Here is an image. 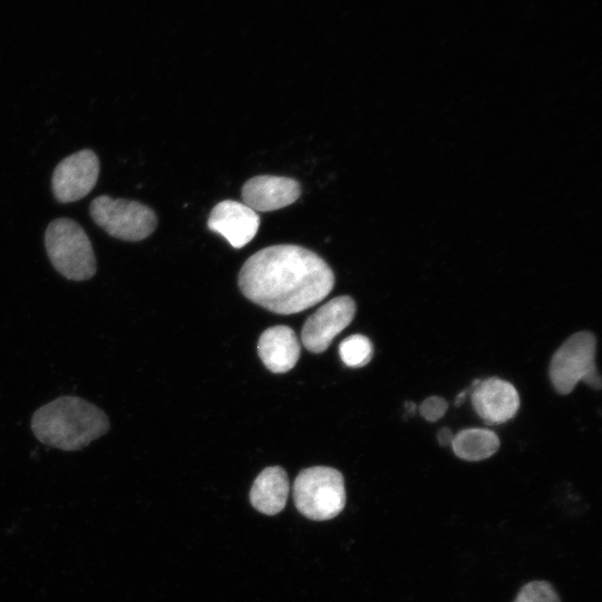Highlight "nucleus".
Instances as JSON below:
<instances>
[{
    "label": "nucleus",
    "instance_id": "obj_7",
    "mask_svg": "<svg viewBox=\"0 0 602 602\" xmlns=\"http://www.w3.org/2000/svg\"><path fill=\"white\" fill-rule=\"evenodd\" d=\"M99 175V159L91 149L78 151L64 158L55 168L51 188L60 203L76 202L95 187Z\"/></svg>",
    "mask_w": 602,
    "mask_h": 602
},
{
    "label": "nucleus",
    "instance_id": "obj_17",
    "mask_svg": "<svg viewBox=\"0 0 602 602\" xmlns=\"http://www.w3.org/2000/svg\"><path fill=\"white\" fill-rule=\"evenodd\" d=\"M448 408L447 401L438 396L426 398L419 406L420 415L428 421L440 419Z\"/></svg>",
    "mask_w": 602,
    "mask_h": 602
},
{
    "label": "nucleus",
    "instance_id": "obj_11",
    "mask_svg": "<svg viewBox=\"0 0 602 602\" xmlns=\"http://www.w3.org/2000/svg\"><path fill=\"white\" fill-rule=\"evenodd\" d=\"M241 195L243 203L255 212H271L294 203L301 186L291 177L259 175L243 184Z\"/></svg>",
    "mask_w": 602,
    "mask_h": 602
},
{
    "label": "nucleus",
    "instance_id": "obj_19",
    "mask_svg": "<svg viewBox=\"0 0 602 602\" xmlns=\"http://www.w3.org/2000/svg\"><path fill=\"white\" fill-rule=\"evenodd\" d=\"M468 391L469 389H465L464 391L457 395L456 400H455L456 406H460L464 402Z\"/></svg>",
    "mask_w": 602,
    "mask_h": 602
},
{
    "label": "nucleus",
    "instance_id": "obj_20",
    "mask_svg": "<svg viewBox=\"0 0 602 602\" xmlns=\"http://www.w3.org/2000/svg\"><path fill=\"white\" fill-rule=\"evenodd\" d=\"M406 409L408 410V414H411V412L415 411L416 405L414 402H407L406 404Z\"/></svg>",
    "mask_w": 602,
    "mask_h": 602
},
{
    "label": "nucleus",
    "instance_id": "obj_6",
    "mask_svg": "<svg viewBox=\"0 0 602 602\" xmlns=\"http://www.w3.org/2000/svg\"><path fill=\"white\" fill-rule=\"evenodd\" d=\"M94 222L107 234L123 241L137 242L148 237L156 229L155 212L137 202L100 195L89 206Z\"/></svg>",
    "mask_w": 602,
    "mask_h": 602
},
{
    "label": "nucleus",
    "instance_id": "obj_14",
    "mask_svg": "<svg viewBox=\"0 0 602 602\" xmlns=\"http://www.w3.org/2000/svg\"><path fill=\"white\" fill-rule=\"evenodd\" d=\"M450 445L457 457L476 462L493 456L499 447V439L492 430L467 428L456 434Z\"/></svg>",
    "mask_w": 602,
    "mask_h": 602
},
{
    "label": "nucleus",
    "instance_id": "obj_9",
    "mask_svg": "<svg viewBox=\"0 0 602 602\" xmlns=\"http://www.w3.org/2000/svg\"><path fill=\"white\" fill-rule=\"evenodd\" d=\"M260 226L258 213L244 203L224 200L217 203L207 219V227L222 235L234 249L253 240Z\"/></svg>",
    "mask_w": 602,
    "mask_h": 602
},
{
    "label": "nucleus",
    "instance_id": "obj_1",
    "mask_svg": "<svg viewBox=\"0 0 602 602\" xmlns=\"http://www.w3.org/2000/svg\"><path fill=\"white\" fill-rule=\"evenodd\" d=\"M334 285L328 263L311 250L276 244L251 255L239 273V287L252 302L279 314H293L323 300Z\"/></svg>",
    "mask_w": 602,
    "mask_h": 602
},
{
    "label": "nucleus",
    "instance_id": "obj_18",
    "mask_svg": "<svg viewBox=\"0 0 602 602\" xmlns=\"http://www.w3.org/2000/svg\"><path fill=\"white\" fill-rule=\"evenodd\" d=\"M454 435L447 427L441 428L437 434V439L440 446H448L452 444Z\"/></svg>",
    "mask_w": 602,
    "mask_h": 602
},
{
    "label": "nucleus",
    "instance_id": "obj_12",
    "mask_svg": "<svg viewBox=\"0 0 602 602\" xmlns=\"http://www.w3.org/2000/svg\"><path fill=\"white\" fill-rule=\"evenodd\" d=\"M258 353L264 366L274 373L291 370L300 357V343L295 332L287 326L266 329L258 342Z\"/></svg>",
    "mask_w": 602,
    "mask_h": 602
},
{
    "label": "nucleus",
    "instance_id": "obj_16",
    "mask_svg": "<svg viewBox=\"0 0 602 602\" xmlns=\"http://www.w3.org/2000/svg\"><path fill=\"white\" fill-rule=\"evenodd\" d=\"M513 602H561V600L551 583L533 581L520 590Z\"/></svg>",
    "mask_w": 602,
    "mask_h": 602
},
{
    "label": "nucleus",
    "instance_id": "obj_8",
    "mask_svg": "<svg viewBox=\"0 0 602 602\" xmlns=\"http://www.w3.org/2000/svg\"><path fill=\"white\" fill-rule=\"evenodd\" d=\"M356 303L349 295L331 299L312 313L303 324L301 340L307 350L323 352L332 339L353 320Z\"/></svg>",
    "mask_w": 602,
    "mask_h": 602
},
{
    "label": "nucleus",
    "instance_id": "obj_10",
    "mask_svg": "<svg viewBox=\"0 0 602 602\" xmlns=\"http://www.w3.org/2000/svg\"><path fill=\"white\" fill-rule=\"evenodd\" d=\"M472 404L477 415L488 424H501L515 416L520 396L515 387L499 378L475 380L472 385Z\"/></svg>",
    "mask_w": 602,
    "mask_h": 602
},
{
    "label": "nucleus",
    "instance_id": "obj_4",
    "mask_svg": "<svg viewBox=\"0 0 602 602\" xmlns=\"http://www.w3.org/2000/svg\"><path fill=\"white\" fill-rule=\"evenodd\" d=\"M293 499L298 511L310 520L333 518L346 504L343 476L332 467L305 468L294 480Z\"/></svg>",
    "mask_w": 602,
    "mask_h": 602
},
{
    "label": "nucleus",
    "instance_id": "obj_15",
    "mask_svg": "<svg viewBox=\"0 0 602 602\" xmlns=\"http://www.w3.org/2000/svg\"><path fill=\"white\" fill-rule=\"evenodd\" d=\"M372 343L362 334L347 337L339 346V355L348 367H362L372 358Z\"/></svg>",
    "mask_w": 602,
    "mask_h": 602
},
{
    "label": "nucleus",
    "instance_id": "obj_2",
    "mask_svg": "<svg viewBox=\"0 0 602 602\" xmlns=\"http://www.w3.org/2000/svg\"><path fill=\"white\" fill-rule=\"evenodd\" d=\"M31 429L42 444L72 452L105 435L109 419L101 409L82 398L61 396L35 411Z\"/></svg>",
    "mask_w": 602,
    "mask_h": 602
},
{
    "label": "nucleus",
    "instance_id": "obj_13",
    "mask_svg": "<svg viewBox=\"0 0 602 602\" xmlns=\"http://www.w3.org/2000/svg\"><path fill=\"white\" fill-rule=\"evenodd\" d=\"M289 495V479L280 466L266 467L255 478L250 491L252 506L266 515L280 513Z\"/></svg>",
    "mask_w": 602,
    "mask_h": 602
},
{
    "label": "nucleus",
    "instance_id": "obj_5",
    "mask_svg": "<svg viewBox=\"0 0 602 602\" xmlns=\"http://www.w3.org/2000/svg\"><path fill=\"white\" fill-rule=\"evenodd\" d=\"M596 340L593 333L580 331L572 334L553 355L550 379L561 395L570 394L580 381L594 389L601 388L595 366Z\"/></svg>",
    "mask_w": 602,
    "mask_h": 602
},
{
    "label": "nucleus",
    "instance_id": "obj_3",
    "mask_svg": "<svg viewBox=\"0 0 602 602\" xmlns=\"http://www.w3.org/2000/svg\"><path fill=\"white\" fill-rule=\"evenodd\" d=\"M45 246L54 268L66 279L85 281L96 273L91 242L74 220L59 217L45 232Z\"/></svg>",
    "mask_w": 602,
    "mask_h": 602
}]
</instances>
